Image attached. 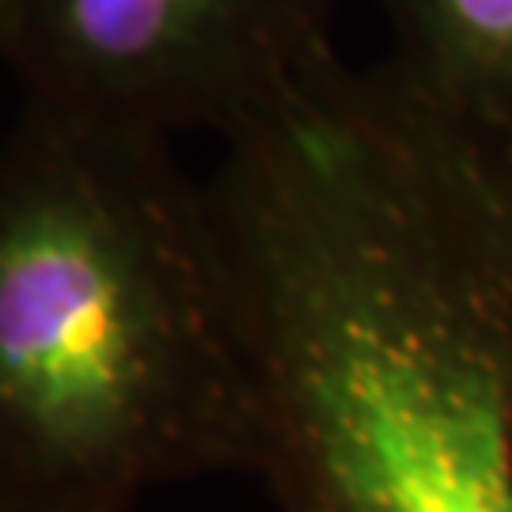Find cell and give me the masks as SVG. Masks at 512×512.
Listing matches in <instances>:
<instances>
[{
	"instance_id": "cell-3",
	"label": "cell",
	"mask_w": 512,
	"mask_h": 512,
	"mask_svg": "<svg viewBox=\"0 0 512 512\" xmlns=\"http://www.w3.org/2000/svg\"><path fill=\"white\" fill-rule=\"evenodd\" d=\"M338 0H0L19 103L179 141L228 137L334 50Z\"/></svg>"
},
{
	"instance_id": "cell-4",
	"label": "cell",
	"mask_w": 512,
	"mask_h": 512,
	"mask_svg": "<svg viewBox=\"0 0 512 512\" xmlns=\"http://www.w3.org/2000/svg\"><path fill=\"white\" fill-rule=\"evenodd\" d=\"M391 61L425 88L482 110H512V0H380Z\"/></svg>"
},
{
	"instance_id": "cell-1",
	"label": "cell",
	"mask_w": 512,
	"mask_h": 512,
	"mask_svg": "<svg viewBox=\"0 0 512 512\" xmlns=\"http://www.w3.org/2000/svg\"><path fill=\"white\" fill-rule=\"evenodd\" d=\"M217 145L274 512H512V110L334 46Z\"/></svg>"
},
{
	"instance_id": "cell-2",
	"label": "cell",
	"mask_w": 512,
	"mask_h": 512,
	"mask_svg": "<svg viewBox=\"0 0 512 512\" xmlns=\"http://www.w3.org/2000/svg\"><path fill=\"white\" fill-rule=\"evenodd\" d=\"M251 406L205 179L23 107L0 148V512H129L239 471Z\"/></svg>"
}]
</instances>
